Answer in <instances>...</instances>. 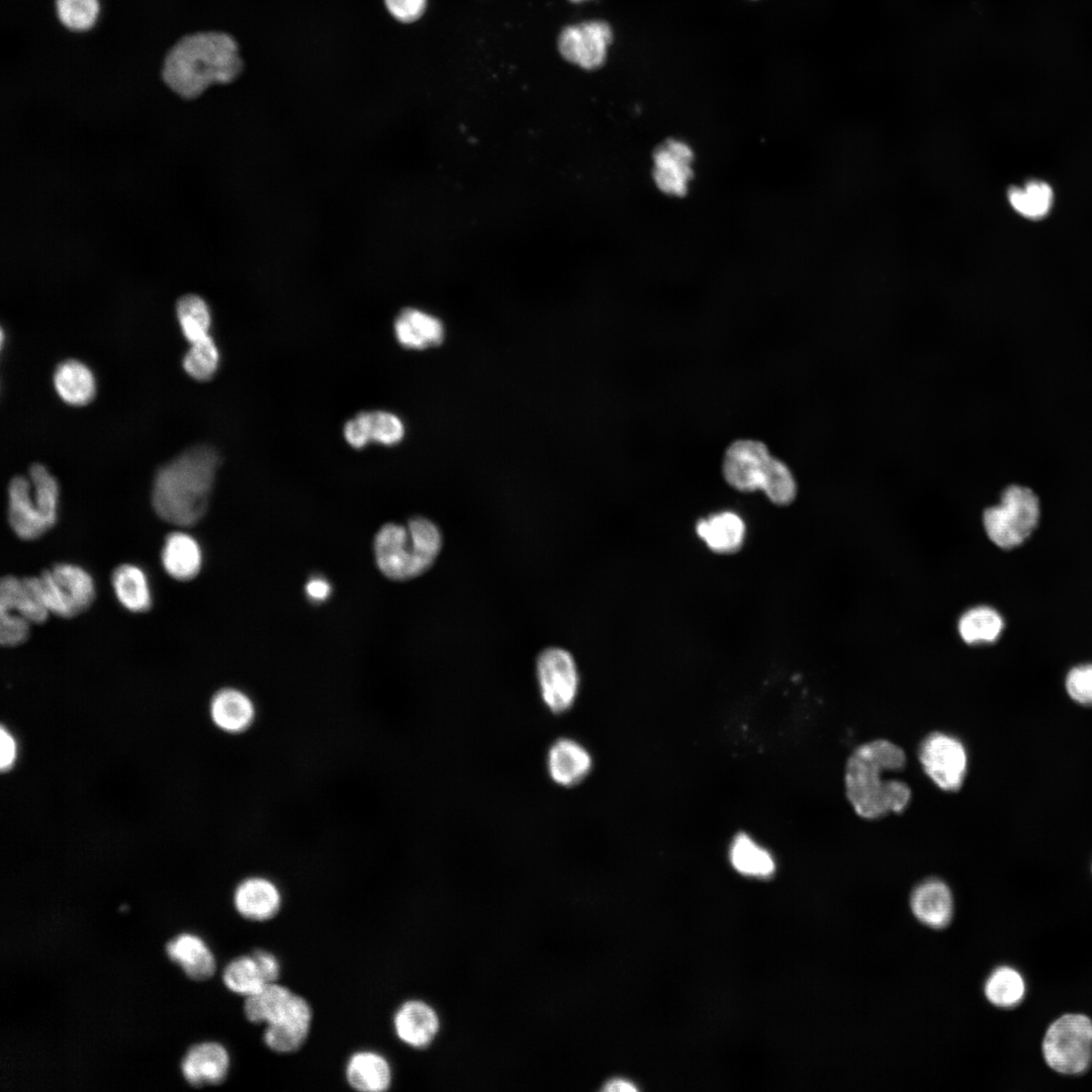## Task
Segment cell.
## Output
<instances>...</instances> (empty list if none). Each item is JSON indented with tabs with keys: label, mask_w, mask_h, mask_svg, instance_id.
I'll list each match as a JSON object with an SVG mask.
<instances>
[{
	"label": "cell",
	"mask_w": 1092,
	"mask_h": 1092,
	"mask_svg": "<svg viewBox=\"0 0 1092 1092\" xmlns=\"http://www.w3.org/2000/svg\"><path fill=\"white\" fill-rule=\"evenodd\" d=\"M161 65L164 84L187 100L212 85L232 83L244 66L235 37L218 30L182 34L166 51Z\"/></svg>",
	"instance_id": "cell-1"
},
{
	"label": "cell",
	"mask_w": 1092,
	"mask_h": 1092,
	"mask_svg": "<svg viewBox=\"0 0 1092 1092\" xmlns=\"http://www.w3.org/2000/svg\"><path fill=\"white\" fill-rule=\"evenodd\" d=\"M905 763L904 750L886 739L863 743L852 751L845 766V792L859 817L873 820L906 809L911 800L910 788L900 780L887 778Z\"/></svg>",
	"instance_id": "cell-2"
},
{
	"label": "cell",
	"mask_w": 1092,
	"mask_h": 1092,
	"mask_svg": "<svg viewBox=\"0 0 1092 1092\" xmlns=\"http://www.w3.org/2000/svg\"><path fill=\"white\" fill-rule=\"evenodd\" d=\"M218 464L212 447L198 445L162 466L152 489L156 514L179 527L197 524L207 511Z\"/></svg>",
	"instance_id": "cell-3"
},
{
	"label": "cell",
	"mask_w": 1092,
	"mask_h": 1092,
	"mask_svg": "<svg viewBox=\"0 0 1092 1092\" xmlns=\"http://www.w3.org/2000/svg\"><path fill=\"white\" fill-rule=\"evenodd\" d=\"M442 535L431 520L415 517L405 524L386 523L373 538L376 567L386 578L403 581L423 574L436 560Z\"/></svg>",
	"instance_id": "cell-4"
},
{
	"label": "cell",
	"mask_w": 1092,
	"mask_h": 1092,
	"mask_svg": "<svg viewBox=\"0 0 1092 1092\" xmlns=\"http://www.w3.org/2000/svg\"><path fill=\"white\" fill-rule=\"evenodd\" d=\"M723 474L735 489L744 492L761 489L777 505L792 503L797 493L789 467L774 458L758 441L739 440L731 444L724 457Z\"/></svg>",
	"instance_id": "cell-5"
},
{
	"label": "cell",
	"mask_w": 1092,
	"mask_h": 1092,
	"mask_svg": "<svg viewBox=\"0 0 1092 1092\" xmlns=\"http://www.w3.org/2000/svg\"><path fill=\"white\" fill-rule=\"evenodd\" d=\"M983 526L992 543L1010 550L1022 545L1035 531L1040 520V502L1029 487L1008 485L999 503L983 513Z\"/></svg>",
	"instance_id": "cell-6"
},
{
	"label": "cell",
	"mask_w": 1092,
	"mask_h": 1092,
	"mask_svg": "<svg viewBox=\"0 0 1092 1092\" xmlns=\"http://www.w3.org/2000/svg\"><path fill=\"white\" fill-rule=\"evenodd\" d=\"M1042 1055L1048 1066L1063 1075H1081L1092 1064V1020L1067 1013L1046 1029Z\"/></svg>",
	"instance_id": "cell-7"
},
{
	"label": "cell",
	"mask_w": 1092,
	"mask_h": 1092,
	"mask_svg": "<svg viewBox=\"0 0 1092 1092\" xmlns=\"http://www.w3.org/2000/svg\"><path fill=\"white\" fill-rule=\"evenodd\" d=\"M37 577L51 615L73 618L86 611L95 600L94 579L80 565L56 563Z\"/></svg>",
	"instance_id": "cell-8"
},
{
	"label": "cell",
	"mask_w": 1092,
	"mask_h": 1092,
	"mask_svg": "<svg viewBox=\"0 0 1092 1092\" xmlns=\"http://www.w3.org/2000/svg\"><path fill=\"white\" fill-rule=\"evenodd\" d=\"M7 502L9 526L22 540L38 539L57 523L59 503L35 488L28 476L17 475L10 480Z\"/></svg>",
	"instance_id": "cell-9"
},
{
	"label": "cell",
	"mask_w": 1092,
	"mask_h": 1092,
	"mask_svg": "<svg viewBox=\"0 0 1092 1092\" xmlns=\"http://www.w3.org/2000/svg\"><path fill=\"white\" fill-rule=\"evenodd\" d=\"M918 757L924 772L939 789L954 792L962 787L968 756L960 739L943 732H932L919 745Z\"/></svg>",
	"instance_id": "cell-10"
},
{
	"label": "cell",
	"mask_w": 1092,
	"mask_h": 1092,
	"mask_svg": "<svg viewBox=\"0 0 1092 1092\" xmlns=\"http://www.w3.org/2000/svg\"><path fill=\"white\" fill-rule=\"evenodd\" d=\"M537 678L542 700L553 714L568 711L578 690V673L573 657L561 648H547L537 659Z\"/></svg>",
	"instance_id": "cell-11"
},
{
	"label": "cell",
	"mask_w": 1092,
	"mask_h": 1092,
	"mask_svg": "<svg viewBox=\"0 0 1092 1092\" xmlns=\"http://www.w3.org/2000/svg\"><path fill=\"white\" fill-rule=\"evenodd\" d=\"M612 40L609 23L588 20L563 28L558 36V50L567 62L595 70L604 65Z\"/></svg>",
	"instance_id": "cell-12"
},
{
	"label": "cell",
	"mask_w": 1092,
	"mask_h": 1092,
	"mask_svg": "<svg viewBox=\"0 0 1092 1092\" xmlns=\"http://www.w3.org/2000/svg\"><path fill=\"white\" fill-rule=\"evenodd\" d=\"M693 151L678 140H669L658 147L653 156V179L665 194L681 196L687 193L692 178Z\"/></svg>",
	"instance_id": "cell-13"
},
{
	"label": "cell",
	"mask_w": 1092,
	"mask_h": 1092,
	"mask_svg": "<svg viewBox=\"0 0 1092 1092\" xmlns=\"http://www.w3.org/2000/svg\"><path fill=\"white\" fill-rule=\"evenodd\" d=\"M234 906L243 918L253 922H265L279 913L282 895L270 879L252 876L237 885L234 891Z\"/></svg>",
	"instance_id": "cell-14"
},
{
	"label": "cell",
	"mask_w": 1092,
	"mask_h": 1092,
	"mask_svg": "<svg viewBox=\"0 0 1092 1092\" xmlns=\"http://www.w3.org/2000/svg\"><path fill=\"white\" fill-rule=\"evenodd\" d=\"M403 436L402 421L385 411L359 413L344 427V437L355 449H361L370 442L392 446L399 443Z\"/></svg>",
	"instance_id": "cell-15"
},
{
	"label": "cell",
	"mask_w": 1092,
	"mask_h": 1092,
	"mask_svg": "<svg viewBox=\"0 0 1092 1092\" xmlns=\"http://www.w3.org/2000/svg\"><path fill=\"white\" fill-rule=\"evenodd\" d=\"M209 716L220 731L239 735L249 730L257 717L253 699L243 690L225 687L217 690L209 702Z\"/></svg>",
	"instance_id": "cell-16"
},
{
	"label": "cell",
	"mask_w": 1092,
	"mask_h": 1092,
	"mask_svg": "<svg viewBox=\"0 0 1092 1092\" xmlns=\"http://www.w3.org/2000/svg\"><path fill=\"white\" fill-rule=\"evenodd\" d=\"M312 1021V1009L306 999L297 994L289 1013L276 1023L266 1025L263 1040L277 1054H291L306 1042Z\"/></svg>",
	"instance_id": "cell-17"
},
{
	"label": "cell",
	"mask_w": 1092,
	"mask_h": 1092,
	"mask_svg": "<svg viewBox=\"0 0 1092 1092\" xmlns=\"http://www.w3.org/2000/svg\"><path fill=\"white\" fill-rule=\"evenodd\" d=\"M229 1069L230 1056L226 1049L213 1041L192 1045L181 1062L185 1080L194 1087L222 1083Z\"/></svg>",
	"instance_id": "cell-18"
},
{
	"label": "cell",
	"mask_w": 1092,
	"mask_h": 1092,
	"mask_svg": "<svg viewBox=\"0 0 1092 1092\" xmlns=\"http://www.w3.org/2000/svg\"><path fill=\"white\" fill-rule=\"evenodd\" d=\"M0 610L18 614L32 625L43 623L51 615L37 576H4L0 582Z\"/></svg>",
	"instance_id": "cell-19"
},
{
	"label": "cell",
	"mask_w": 1092,
	"mask_h": 1092,
	"mask_svg": "<svg viewBox=\"0 0 1092 1092\" xmlns=\"http://www.w3.org/2000/svg\"><path fill=\"white\" fill-rule=\"evenodd\" d=\"M547 770L558 786L569 788L581 783L592 769V756L583 745L571 738H559L547 753Z\"/></svg>",
	"instance_id": "cell-20"
},
{
	"label": "cell",
	"mask_w": 1092,
	"mask_h": 1092,
	"mask_svg": "<svg viewBox=\"0 0 1092 1092\" xmlns=\"http://www.w3.org/2000/svg\"><path fill=\"white\" fill-rule=\"evenodd\" d=\"M161 561L172 578L188 581L195 578L203 565V551L199 542L189 533L175 531L165 538Z\"/></svg>",
	"instance_id": "cell-21"
},
{
	"label": "cell",
	"mask_w": 1092,
	"mask_h": 1092,
	"mask_svg": "<svg viewBox=\"0 0 1092 1092\" xmlns=\"http://www.w3.org/2000/svg\"><path fill=\"white\" fill-rule=\"evenodd\" d=\"M396 1036L404 1043L421 1049L427 1046L437 1034L439 1019L434 1009L419 1000L400 1005L393 1017Z\"/></svg>",
	"instance_id": "cell-22"
},
{
	"label": "cell",
	"mask_w": 1092,
	"mask_h": 1092,
	"mask_svg": "<svg viewBox=\"0 0 1092 1092\" xmlns=\"http://www.w3.org/2000/svg\"><path fill=\"white\" fill-rule=\"evenodd\" d=\"M910 905L917 919L933 928L946 926L953 913L951 892L947 885L938 879H928L920 883L912 892Z\"/></svg>",
	"instance_id": "cell-23"
},
{
	"label": "cell",
	"mask_w": 1092,
	"mask_h": 1092,
	"mask_svg": "<svg viewBox=\"0 0 1092 1092\" xmlns=\"http://www.w3.org/2000/svg\"><path fill=\"white\" fill-rule=\"evenodd\" d=\"M397 342L404 348L422 350L440 345L445 337L443 323L421 309H402L394 322Z\"/></svg>",
	"instance_id": "cell-24"
},
{
	"label": "cell",
	"mask_w": 1092,
	"mask_h": 1092,
	"mask_svg": "<svg viewBox=\"0 0 1092 1092\" xmlns=\"http://www.w3.org/2000/svg\"><path fill=\"white\" fill-rule=\"evenodd\" d=\"M345 1077L349 1086L361 1092H383L392 1080L388 1061L374 1051H358L348 1060Z\"/></svg>",
	"instance_id": "cell-25"
},
{
	"label": "cell",
	"mask_w": 1092,
	"mask_h": 1092,
	"mask_svg": "<svg viewBox=\"0 0 1092 1092\" xmlns=\"http://www.w3.org/2000/svg\"><path fill=\"white\" fill-rule=\"evenodd\" d=\"M166 952L192 980L209 979L215 972L213 953L197 935L181 933L175 936L166 944Z\"/></svg>",
	"instance_id": "cell-26"
},
{
	"label": "cell",
	"mask_w": 1092,
	"mask_h": 1092,
	"mask_svg": "<svg viewBox=\"0 0 1092 1092\" xmlns=\"http://www.w3.org/2000/svg\"><path fill=\"white\" fill-rule=\"evenodd\" d=\"M111 584L118 603L128 612L145 613L153 605V593L146 571L139 565L123 563L112 572Z\"/></svg>",
	"instance_id": "cell-27"
},
{
	"label": "cell",
	"mask_w": 1092,
	"mask_h": 1092,
	"mask_svg": "<svg viewBox=\"0 0 1092 1092\" xmlns=\"http://www.w3.org/2000/svg\"><path fill=\"white\" fill-rule=\"evenodd\" d=\"M296 996L297 994L276 982L266 984L246 997L244 1014L254 1024L269 1025L278 1022L288 1014Z\"/></svg>",
	"instance_id": "cell-28"
},
{
	"label": "cell",
	"mask_w": 1092,
	"mask_h": 1092,
	"mask_svg": "<svg viewBox=\"0 0 1092 1092\" xmlns=\"http://www.w3.org/2000/svg\"><path fill=\"white\" fill-rule=\"evenodd\" d=\"M696 530L712 551L726 554L739 550L745 536L744 522L732 512H723L703 519L698 522Z\"/></svg>",
	"instance_id": "cell-29"
},
{
	"label": "cell",
	"mask_w": 1092,
	"mask_h": 1092,
	"mask_svg": "<svg viewBox=\"0 0 1092 1092\" xmlns=\"http://www.w3.org/2000/svg\"><path fill=\"white\" fill-rule=\"evenodd\" d=\"M53 380L58 395L68 404L85 405L95 396V377L81 361L69 359L60 363Z\"/></svg>",
	"instance_id": "cell-30"
},
{
	"label": "cell",
	"mask_w": 1092,
	"mask_h": 1092,
	"mask_svg": "<svg viewBox=\"0 0 1092 1092\" xmlns=\"http://www.w3.org/2000/svg\"><path fill=\"white\" fill-rule=\"evenodd\" d=\"M1006 195L1012 209L1030 220L1046 217L1055 201L1053 187L1041 179H1029L1022 185H1012Z\"/></svg>",
	"instance_id": "cell-31"
},
{
	"label": "cell",
	"mask_w": 1092,
	"mask_h": 1092,
	"mask_svg": "<svg viewBox=\"0 0 1092 1092\" xmlns=\"http://www.w3.org/2000/svg\"><path fill=\"white\" fill-rule=\"evenodd\" d=\"M1002 615L990 606H976L967 610L959 619L958 631L969 645L992 644L1004 630Z\"/></svg>",
	"instance_id": "cell-32"
},
{
	"label": "cell",
	"mask_w": 1092,
	"mask_h": 1092,
	"mask_svg": "<svg viewBox=\"0 0 1092 1092\" xmlns=\"http://www.w3.org/2000/svg\"><path fill=\"white\" fill-rule=\"evenodd\" d=\"M985 995L990 1003L1000 1008L1018 1005L1025 995V983L1018 971L1002 966L987 979Z\"/></svg>",
	"instance_id": "cell-33"
},
{
	"label": "cell",
	"mask_w": 1092,
	"mask_h": 1092,
	"mask_svg": "<svg viewBox=\"0 0 1092 1092\" xmlns=\"http://www.w3.org/2000/svg\"><path fill=\"white\" fill-rule=\"evenodd\" d=\"M730 858L734 868L748 876L767 877L775 871L772 856L748 835L738 834L731 846Z\"/></svg>",
	"instance_id": "cell-34"
},
{
	"label": "cell",
	"mask_w": 1092,
	"mask_h": 1092,
	"mask_svg": "<svg viewBox=\"0 0 1092 1092\" xmlns=\"http://www.w3.org/2000/svg\"><path fill=\"white\" fill-rule=\"evenodd\" d=\"M176 313L181 332L190 343L209 335L211 313L202 297L196 294L182 296L177 302Z\"/></svg>",
	"instance_id": "cell-35"
},
{
	"label": "cell",
	"mask_w": 1092,
	"mask_h": 1092,
	"mask_svg": "<svg viewBox=\"0 0 1092 1092\" xmlns=\"http://www.w3.org/2000/svg\"><path fill=\"white\" fill-rule=\"evenodd\" d=\"M222 981L230 991L245 998L267 984L252 953L232 960L223 969Z\"/></svg>",
	"instance_id": "cell-36"
},
{
	"label": "cell",
	"mask_w": 1092,
	"mask_h": 1092,
	"mask_svg": "<svg viewBox=\"0 0 1092 1092\" xmlns=\"http://www.w3.org/2000/svg\"><path fill=\"white\" fill-rule=\"evenodd\" d=\"M100 9L99 0H54L58 22L75 33L88 32L95 27Z\"/></svg>",
	"instance_id": "cell-37"
},
{
	"label": "cell",
	"mask_w": 1092,
	"mask_h": 1092,
	"mask_svg": "<svg viewBox=\"0 0 1092 1092\" xmlns=\"http://www.w3.org/2000/svg\"><path fill=\"white\" fill-rule=\"evenodd\" d=\"M190 344L182 361L185 372L195 380H209L219 365V351L214 340L208 335Z\"/></svg>",
	"instance_id": "cell-38"
},
{
	"label": "cell",
	"mask_w": 1092,
	"mask_h": 1092,
	"mask_svg": "<svg viewBox=\"0 0 1092 1092\" xmlns=\"http://www.w3.org/2000/svg\"><path fill=\"white\" fill-rule=\"evenodd\" d=\"M1065 688L1076 703L1092 706V663L1072 667L1067 673Z\"/></svg>",
	"instance_id": "cell-39"
},
{
	"label": "cell",
	"mask_w": 1092,
	"mask_h": 1092,
	"mask_svg": "<svg viewBox=\"0 0 1092 1092\" xmlns=\"http://www.w3.org/2000/svg\"><path fill=\"white\" fill-rule=\"evenodd\" d=\"M31 625L27 619L18 614L0 610L1 644L12 647L24 643L29 637Z\"/></svg>",
	"instance_id": "cell-40"
},
{
	"label": "cell",
	"mask_w": 1092,
	"mask_h": 1092,
	"mask_svg": "<svg viewBox=\"0 0 1092 1092\" xmlns=\"http://www.w3.org/2000/svg\"><path fill=\"white\" fill-rule=\"evenodd\" d=\"M428 0H383L390 16L401 23H412L420 19L427 8Z\"/></svg>",
	"instance_id": "cell-41"
},
{
	"label": "cell",
	"mask_w": 1092,
	"mask_h": 1092,
	"mask_svg": "<svg viewBox=\"0 0 1092 1092\" xmlns=\"http://www.w3.org/2000/svg\"><path fill=\"white\" fill-rule=\"evenodd\" d=\"M0 768L8 771L17 760L18 747L14 735L4 726L0 731Z\"/></svg>",
	"instance_id": "cell-42"
},
{
	"label": "cell",
	"mask_w": 1092,
	"mask_h": 1092,
	"mask_svg": "<svg viewBox=\"0 0 1092 1092\" xmlns=\"http://www.w3.org/2000/svg\"><path fill=\"white\" fill-rule=\"evenodd\" d=\"M261 970L267 984L275 983L281 972L280 963L275 954L265 949H256L252 952Z\"/></svg>",
	"instance_id": "cell-43"
},
{
	"label": "cell",
	"mask_w": 1092,
	"mask_h": 1092,
	"mask_svg": "<svg viewBox=\"0 0 1092 1092\" xmlns=\"http://www.w3.org/2000/svg\"><path fill=\"white\" fill-rule=\"evenodd\" d=\"M331 582L322 575H313L307 579L304 585L306 598L313 603H324L332 595Z\"/></svg>",
	"instance_id": "cell-44"
},
{
	"label": "cell",
	"mask_w": 1092,
	"mask_h": 1092,
	"mask_svg": "<svg viewBox=\"0 0 1092 1092\" xmlns=\"http://www.w3.org/2000/svg\"><path fill=\"white\" fill-rule=\"evenodd\" d=\"M604 1090L608 1092H634L637 1091V1088L629 1081L614 1079L607 1083Z\"/></svg>",
	"instance_id": "cell-45"
},
{
	"label": "cell",
	"mask_w": 1092,
	"mask_h": 1092,
	"mask_svg": "<svg viewBox=\"0 0 1092 1092\" xmlns=\"http://www.w3.org/2000/svg\"><path fill=\"white\" fill-rule=\"evenodd\" d=\"M570 1H571V2H574V3H578V2H582V1H585V0H570Z\"/></svg>",
	"instance_id": "cell-46"
}]
</instances>
